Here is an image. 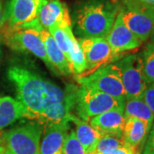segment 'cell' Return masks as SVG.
Returning a JSON list of instances; mask_svg holds the SVG:
<instances>
[{
	"label": "cell",
	"instance_id": "1",
	"mask_svg": "<svg viewBox=\"0 0 154 154\" xmlns=\"http://www.w3.org/2000/svg\"><path fill=\"white\" fill-rule=\"evenodd\" d=\"M8 78L15 85L17 99L28 111V119L43 126L65 120L75 107L77 88L63 90L38 74L19 66L11 67Z\"/></svg>",
	"mask_w": 154,
	"mask_h": 154
},
{
	"label": "cell",
	"instance_id": "2",
	"mask_svg": "<svg viewBox=\"0 0 154 154\" xmlns=\"http://www.w3.org/2000/svg\"><path fill=\"white\" fill-rule=\"evenodd\" d=\"M118 8L107 0H88L74 13V24L82 38H105L115 22Z\"/></svg>",
	"mask_w": 154,
	"mask_h": 154
},
{
	"label": "cell",
	"instance_id": "3",
	"mask_svg": "<svg viewBox=\"0 0 154 154\" xmlns=\"http://www.w3.org/2000/svg\"><path fill=\"white\" fill-rule=\"evenodd\" d=\"M41 28L39 23L21 27H5L4 25L1 28V36L4 42L10 48L17 51L32 53L43 61L51 71L57 74L46 55L44 43L39 33Z\"/></svg>",
	"mask_w": 154,
	"mask_h": 154
},
{
	"label": "cell",
	"instance_id": "4",
	"mask_svg": "<svg viewBox=\"0 0 154 154\" xmlns=\"http://www.w3.org/2000/svg\"><path fill=\"white\" fill-rule=\"evenodd\" d=\"M44 126L38 122H28L4 132L0 146L5 154H40L39 144Z\"/></svg>",
	"mask_w": 154,
	"mask_h": 154
},
{
	"label": "cell",
	"instance_id": "5",
	"mask_svg": "<svg viewBox=\"0 0 154 154\" xmlns=\"http://www.w3.org/2000/svg\"><path fill=\"white\" fill-rule=\"evenodd\" d=\"M124 102L92 88L81 86L76 89L75 107L79 118L86 122L95 116L111 110H123Z\"/></svg>",
	"mask_w": 154,
	"mask_h": 154
},
{
	"label": "cell",
	"instance_id": "6",
	"mask_svg": "<svg viewBox=\"0 0 154 154\" xmlns=\"http://www.w3.org/2000/svg\"><path fill=\"white\" fill-rule=\"evenodd\" d=\"M75 79L81 86L94 88L118 100L125 101V90L115 63L99 68L88 76L75 77Z\"/></svg>",
	"mask_w": 154,
	"mask_h": 154
},
{
	"label": "cell",
	"instance_id": "7",
	"mask_svg": "<svg viewBox=\"0 0 154 154\" xmlns=\"http://www.w3.org/2000/svg\"><path fill=\"white\" fill-rule=\"evenodd\" d=\"M115 63L120 73L126 99L140 98L149 85L144 75L141 54L124 56Z\"/></svg>",
	"mask_w": 154,
	"mask_h": 154
},
{
	"label": "cell",
	"instance_id": "8",
	"mask_svg": "<svg viewBox=\"0 0 154 154\" xmlns=\"http://www.w3.org/2000/svg\"><path fill=\"white\" fill-rule=\"evenodd\" d=\"M122 20L128 29L142 42L154 30V6L141 2H128L121 10Z\"/></svg>",
	"mask_w": 154,
	"mask_h": 154
},
{
	"label": "cell",
	"instance_id": "9",
	"mask_svg": "<svg viewBox=\"0 0 154 154\" xmlns=\"http://www.w3.org/2000/svg\"><path fill=\"white\" fill-rule=\"evenodd\" d=\"M78 42L87 64L86 71L80 77L88 76L99 68L113 63L124 57L114 53L105 38H80Z\"/></svg>",
	"mask_w": 154,
	"mask_h": 154
},
{
	"label": "cell",
	"instance_id": "10",
	"mask_svg": "<svg viewBox=\"0 0 154 154\" xmlns=\"http://www.w3.org/2000/svg\"><path fill=\"white\" fill-rule=\"evenodd\" d=\"M48 0H10L5 19L10 27H21L38 23L42 7Z\"/></svg>",
	"mask_w": 154,
	"mask_h": 154
},
{
	"label": "cell",
	"instance_id": "11",
	"mask_svg": "<svg viewBox=\"0 0 154 154\" xmlns=\"http://www.w3.org/2000/svg\"><path fill=\"white\" fill-rule=\"evenodd\" d=\"M105 39L110 45L113 52L122 56H124L128 51L137 49L142 44V41L125 25L121 11H118L113 26L105 37Z\"/></svg>",
	"mask_w": 154,
	"mask_h": 154
},
{
	"label": "cell",
	"instance_id": "12",
	"mask_svg": "<svg viewBox=\"0 0 154 154\" xmlns=\"http://www.w3.org/2000/svg\"><path fill=\"white\" fill-rule=\"evenodd\" d=\"M38 23L43 28L52 27L65 28L72 27L69 9L60 0H48L38 16Z\"/></svg>",
	"mask_w": 154,
	"mask_h": 154
},
{
	"label": "cell",
	"instance_id": "13",
	"mask_svg": "<svg viewBox=\"0 0 154 154\" xmlns=\"http://www.w3.org/2000/svg\"><path fill=\"white\" fill-rule=\"evenodd\" d=\"M69 122L65 119L57 123L44 126L43 135L39 144V153L63 154V144L69 128Z\"/></svg>",
	"mask_w": 154,
	"mask_h": 154
},
{
	"label": "cell",
	"instance_id": "14",
	"mask_svg": "<svg viewBox=\"0 0 154 154\" xmlns=\"http://www.w3.org/2000/svg\"><path fill=\"white\" fill-rule=\"evenodd\" d=\"M123 110H111L95 116L89 120L90 125L103 135L122 137L125 122Z\"/></svg>",
	"mask_w": 154,
	"mask_h": 154
},
{
	"label": "cell",
	"instance_id": "15",
	"mask_svg": "<svg viewBox=\"0 0 154 154\" xmlns=\"http://www.w3.org/2000/svg\"><path fill=\"white\" fill-rule=\"evenodd\" d=\"M152 128V127L150 126L148 123L140 119L135 117H126L122 138L128 146L140 152Z\"/></svg>",
	"mask_w": 154,
	"mask_h": 154
},
{
	"label": "cell",
	"instance_id": "16",
	"mask_svg": "<svg viewBox=\"0 0 154 154\" xmlns=\"http://www.w3.org/2000/svg\"><path fill=\"white\" fill-rule=\"evenodd\" d=\"M39 33L44 43L47 57L57 74H62L63 75H69L72 74L71 68L66 59V57L58 47L49 31L45 28H41Z\"/></svg>",
	"mask_w": 154,
	"mask_h": 154
},
{
	"label": "cell",
	"instance_id": "17",
	"mask_svg": "<svg viewBox=\"0 0 154 154\" xmlns=\"http://www.w3.org/2000/svg\"><path fill=\"white\" fill-rule=\"evenodd\" d=\"M66 119L75 124V135L83 146L86 154L93 152L102 137V134L91 126L88 122L83 121L72 113L67 116Z\"/></svg>",
	"mask_w": 154,
	"mask_h": 154
},
{
	"label": "cell",
	"instance_id": "18",
	"mask_svg": "<svg viewBox=\"0 0 154 154\" xmlns=\"http://www.w3.org/2000/svg\"><path fill=\"white\" fill-rule=\"evenodd\" d=\"M28 111L18 100L10 96L0 98V130L21 118H27Z\"/></svg>",
	"mask_w": 154,
	"mask_h": 154
},
{
	"label": "cell",
	"instance_id": "19",
	"mask_svg": "<svg viewBox=\"0 0 154 154\" xmlns=\"http://www.w3.org/2000/svg\"><path fill=\"white\" fill-rule=\"evenodd\" d=\"M123 114L125 117H135L153 126L154 115L142 98L125 99L123 105Z\"/></svg>",
	"mask_w": 154,
	"mask_h": 154
},
{
	"label": "cell",
	"instance_id": "20",
	"mask_svg": "<svg viewBox=\"0 0 154 154\" xmlns=\"http://www.w3.org/2000/svg\"><path fill=\"white\" fill-rule=\"evenodd\" d=\"M69 65L71 68L72 74L75 77L82 75L87 69V64L82 47L75 38V35L71 36V46L69 54Z\"/></svg>",
	"mask_w": 154,
	"mask_h": 154
},
{
	"label": "cell",
	"instance_id": "21",
	"mask_svg": "<svg viewBox=\"0 0 154 154\" xmlns=\"http://www.w3.org/2000/svg\"><path fill=\"white\" fill-rule=\"evenodd\" d=\"M144 75L148 84L154 83V45L149 43L141 54Z\"/></svg>",
	"mask_w": 154,
	"mask_h": 154
},
{
	"label": "cell",
	"instance_id": "22",
	"mask_svg": "<svg viewBox=\"0 0 154 154\" xmlns=\"http://www.w3.org/2000/svg\"><path fill=\"white\" fill-rule=\"evenodd\" d=\"M128 144L122 140V137H116L113 135H103L97 144V146L91 153H100L113 149L124 146Z\"/></svg>",
	"mask_w": 154,
	"mask_h": 154
},
{
	"label": "cell",
	"instance_id": "23",
	"mask_svg": "<svg viewBox=\"0 0 154 154\" xmlns=\"http://www.w3.org/2000/svg\"><path fill=\"white\" fill-rule=\"evenodd\" d=\"M63 154H86L85 150L78 140L75 130L68 132L63 144Z\"/></svg>",
	"mask_w": 154,
	"mask_h": 154
},
{
	"label": "cell",
	"instance_id": "24",
	"mask_svg": "<svg viewBox=\"0 0 154 154\" xmlns=\"http://www.w3.org/2000/svg\"><path fill=\"white\" fill-rule=\"evenodd\" d=\"M141 98L148 105L154 115V83L149 84L147 88L144 91Z\"/></svg>",
	"mask_w": 154,
	"mask_h": 154
},
{
	"label": "cell",
	"instance_id": "25",
	"mask_svg": "<svg viewBox=\"0 0 154 154\" xmlns=\"http://www.w3.org/2000/svg\"><path fill=\"white\" fill-rule=\"evenodd\" d=\"M89 154H140V152L138 150L132 147V146L126 145L124 146H121V147L113 149V150H110V151H107V152H105Z\"/></svg>",
	"mask_w": 154,
	"mask_h": 154
},
{
	"label": "cell",
	"instance_id": "26",
	"mask_svg": "<svg viewBox=\"0 0 154 154\" xmlns=\"http://www.w3.org/2000/svg\"><path fill=\"white\" fill-rule=\"evenodd\" d=\"M142 154H154V127L152 128L148 136L146 138Z\"/></svg>",
	"mask_w": 154,
	"mask_h": 154
},
{
	"label": "cell",
	"instance_id": "27",
	"mask_svg": "<svg viewBox=\"0 0 154 154\" xmlns=\"http://www.w3.org/2000/svg\"><path fill=\"white\" fill-rule=\"evenodd\" d=\"M5 24V13L3 11L2 5L0 3V29Z\"/></svg>",
	"mask_w": 154,
	"mask_h": 154
},
{
	"label": "cell",
	"instance_id": "28",
	"mask_svg": "<svg viewBox=\"0 0 154 154\" xmlns=\"http://www.w3.org/2000/svg\"><path fill=\"white\" fill-rule=\"evenodd\" d=\"M141 3H144V4H146V5H149L154 6V0H138Z\"/></svg>",
	"mask_w": 154,
	"mask_h": 154
},
{
	"label": "cell",
	"instance_id": "29",
	"mask_svg": "<svg viewBox=\"0 0 154 154\" xmlns=\"http://www.w3.org/2000/svg\"><path fill=\"white\" fill-rule=\"evenodd\" d=\"M150 38H151V43L154 45V30H153V32L152 33V34H151Z\"/></svg>",
	"mask_w": 154,
	"mask_h": 154
},
{
	"label": "cell",
	"instance_id": "30",
	"mask_svg": "<svg viewBox=\"0 0 154 154\" xmlns=\"http://www.w3.org/2000/svg\"><path fill=\"white\" fill-rule=\"evenodd\" d=\"M0 154H5V152H4V148L2 147V146H0Z\"/></svg>",
	"mask_w": 154,
	"mask_h": 154
},
{
	"label": "cell",
	"instance_id": "31",
	"mask_svg": "<svg viewBox=\"0 0 154 154\" xmlns=\"http://www.w3.org/2000/svg\"><path fill=\"white\" fill-rule=\"evenodd\" d=\"M0 57H1V48H0Z\"/></svg>",
	"mask_w": 154,
	"mask_h": 154
},
{
	"label": "cell",
	"instance_id": "32",
	"mask_svg": "<svg viewBox=\"0 0 154 154\" xmlns=\"http://www.w3.org/2000/svg\"><path fill=\"white\" fill-rule=\"evenodd\" d=\"M153 124H154V122H153ZM153 127H154V125H153Z\"/></svg>",
	"mask_w": 154,
	"mask_h": 154
}]
</instances>
